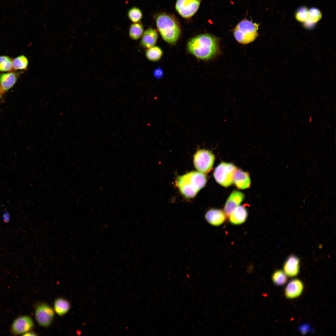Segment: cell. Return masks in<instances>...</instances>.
I'll list each match as a JSON object with an SVG mask.
<instances>
[{"label":"cell","instance_id":"22","mask_svg":"<svg viewBox=\"0 0 336 336\" xmlns=\"http://www.w3.org/2000/svg\"><path fill=\"white\" fill-rule=\"evenodd\" d=\"M322 17V14L319 9L315 7L312 8L309 10L308 18L306 22L314 24L319 21Z\"/></svg>","mask_w":336,"mask_h":336},{"label":"cell","instance_id":"18","mask_svg":"<svg viewBox=\"0 0 336 336\" xmlns=\"http://www.w3.org/2000/svg\"><path fill=\"white\" fill-rule=\"evenodd\" d=\"M54 310L60 316L66 314L69 311L70 308L69 302L67 300L59 298L56 299L54 304Z\"/></svg>","mask_w":336,"mask_h":336},{"label":"cell","instance_id":"11","mask_svg":"<svg viewBox=\"0 0 336 336\" xmlns=\"http://www.w3.org/2000/svg\"><path fill=\"white\" fill-rule=\"evenodd\" d=\"M283 272L289 277L297 276L300 271V260L294 254L290 255L286 259L283 266Z\"/></svg>","mask_w":336,"mask_h":336},{"label":"cell","instance_id":"8","mask_svg":"<svg viewBox=\"0 0 336 336\" xmlns=\"http://www.w3.org/2000/svg\"><path fill=\"white\" fill-rule=\"evenodd\" d=\"M200 3V0H177L175 9L182 17L189 18L197 11Z\"/></svg>","mask_w":336,"mask_h":336},{"label":"cell","instance_id":"19","mask_svg":"<svg viewBox=\"0 0 336 336\" xmlns=\"http://www.w3.org/2000/svg\"><path fill=\"white\" fill-rule=\"evenodd\" d=\"M143 27L139 23H134L130 26L129 29V35L130 37L133 40L139 39L143 33Z\"/></svg>","mask_w":336,"mask_h":336},{"label":"cell","instance_id":"17","mask_svg":"<svg viewBox=\"0 0 336 336\" xmlns=\"http://www.w3.org/2000/svg\"><path fill=\"white\" fill-rule=\"evenodd\" d=\"M17 75L15 73L9 72L0 75V82L2 90L6 91L11 88L15 83Z\"/></svg>","mask_w":336,"mask_h":336},{"label":"cell","instance_id":"28","mask_svg":"<svg viewBox=\"0 0 336 336\" xmlns=\"http://www.w3.org/2000/svg\"><path fill=\"white\" fill-rule=\"evenodd\" d=\"M3 219L5 222H7L9 220V215L7 212H5L3 215Z\"/></svg>","mask_w":336,"mask_h":336},{"label":"cell","instance_id":"3","mask_svg":"<svg viewBox=\"0 0 336 336\" xmlns=\"http://www.w3.org/2000/svg\"><path fill=\"white\" fill-rule=\"evenodd\" d=\"M156 22L158 30L165 41L170 44H174L177 41L181 30L174 18L165 14H161L157 16Z\"/></svg>","mask_w":336,"mask_h":336},{"label":"cell","instance_id":"20","mask_svg":"<svg viewBox=\"0 0 336 336\" xmlns=\"http://www.w3.org/2000/svg\"><path fill=\"white\" fill-rule=\"evenodd\" d=\"M162 55V50L160 48L156 46L148 48L146 52V55L147 58L152 61H156L159 60Z\"/></svg>","mask_w":336,"mask_h":336},{"label":"cell","instance_id":"23","mask_svg":"<svg viewBox=\"0 0 336 336\" xmlns=\"http://www.w3.org/2000/svg\"><path fill=\"white\" fill-rule=\"evenodd\" d=\"M130 20L134 23L138 22L141 20L142 14L141 10L135 7L130 9L128 13Z\"/></svg>","mask_w":336,"mask_h":336},{"label":"cell","instance_id":"7","mask_svg":"<svg viewBox=\"0 0 336 336\" xmlns=\"http://www.w3.org/2000/svg\"><path fill=\"white\" fill-rule=\"evenodd\" d=\"M54 310L48 304L43 303L38 305L35 310V317L38 324L46 327L52 323L54 316Z\"/></svg>","mask_w":336,"mask_h":336},{"label":"cell","instance_id":"2","mask_svg":"<svg viewBox=\"0 0 336 336\" xmlns=\"http://www.w3.org/2000/svg\"><path fill=\"white\" fill-rule=\"evenodd\" d=\"M207 181L206 176L203 173L192 171L179 176L175 183L182 195L191 198L205 186Z\"/></svg>","mask_w":336,"mask_h":336},{"label":"cell","instance_id":"16","mask_svg":"<svg viewBox=\"0 0 336 336\" xmlns=\"http://www.w3.org/2000/svg\"><path fill=\"white\" fill-rule=\"evenodd\" d=\"M158 37V34L155 30L148 28L143 33L141 44L144 48L147 49L152 47L156 44Z\"/></svg>","mask_w":336,"mask_h":336},{"label":"cell","instance_id":"4","mask_svg":"<svg viewBox=\"0 0 336 336\" xmlns=\"http://www.w3.org/2000/svg\"><path fill=\"white\" fill-rule=\"evenodd\" d=\"M259 24L247 19L242 20L234 28V36L236 40L243 44H249L259 36Z\"/></svg>","mask_w":336,"mask_h":336},{"label":"cell","instance_id":"27","mask_svg":"<svg viewBox=\"0 0 336 336\" xmlns=\"http://www.w3.org/2000/svg\"><path fill=\"white\" fill-rule=\"evenodd\" d=\"M163 74V71L160 68L156 69L154 72V76L157 78H159L161 77Z\"/></svg>","mask_w":336,"mask_h":336},{"label":"cell","instance_id":"9","mask_svg":"<svg viewBox=\"0 0 336 336\" xmlns=\"http://www.w3.org/2000/svg\"><path fill=\"white\" fill-rule=\"evenodd\" d=\"M34 325L32 318L29 316L24 315L17 318L14 321L12 329L15 334H24L31 330Z\"/></svg>","mask_w":336,"mask_h":336},{"label":"cell","instance_id":"24","mask_svg":"<svg viewBox=\"0 0 336 336\" xmlns=\"http://www.w3.org/2000/svg\"><path fill=\"white\" fill-rule=\"evenodd\" d=\"M28 63L27 58L21 55L15 58L12 61V66L15 69H26Z\"/></svg>","mask_w":336,"mask_h":336},{"label":"cell","instance_id":"21","mask_svg":"<svg viewBox=\"0 0 336 336\" xmlns=\"http://www.w3.org/2000/svg\"><path fill=\"white\" fill-rule=\"evenodd\" d=\"M272 278L274 283L278 286L283 285L287 280V275L281 270L275 271L272 275Z\"/></svg>","mask_w":336,"mask_h":336},{"label":"cell","instance_id":"13","mask_svg":"<svg viewBox=\"0 0 336 336\" xmlns=\"http://www.w3.org/2000/svg\"><path fill=\"white\" fill-rule=\"evenodd\" d=\"M302 282L299 279H295L291 281L287 285L285 294L287 298L293 299L300 296L303 290Z\"/></svg>","mask_w":336,"mask_h":336},{"label":"cell","instance_id":"1","mask_svg":"<svg viewBox=\"0 0 336 336\" xmlns=\"http://www.w3.org/2000/svg\"><path fill=\"white\" fill-rule=\"evenodd\" d=\"M219 38L209 34L198 35L192 38L187 44L189 51L197 58L208 60L219 52Z\"/></svg>","mask_w":336,"mask_h":336},{"label":"cell","instance_id":"12","mask_svg":"<svg viewBox=\"0 0 336 336\" xmlns=\"http://www.w3.org/2000/svg\"><path fill=\"white\" fill-rule=\"evenodd\" d=\"M226 215L224 211L221 209H211L209 210L205 213V218L207 221L210 224L217 226L222 224L226 219Z\"/></svg>","mask_w":336,"mask_h":336},{"label":"cell","instance_id":"25","mask_svg":"<svg viewBox=\"0 0 336 336\" xmlns=\"http://www.w3.org/2000/svg\"><path fill=\"white\" fill-rule=\"evenodd\" d=\"M309 16V10L306 6H303L299 8L295 13L296 19L300 22H305L308 19Z\"/></svg>","mask_w":336,"mask_h":336},{"label":"cell","instance_id":"15","mask_svg":"<svg viewBox=\"0 0 336 336\" xmlns=\"http://www.w3.org/2000/svg\"><path fill=\"white\" fill-rule=\"evenodd\" d=\"M248 214L247 210L245 207L238 206L229 216V221L233 225L243 224L246 221Z\"/></svg>","mask_w":336,"mask_h":336},{"label":"cell","instance_id":"30","mask_svg":"<svg viewBox=\"0 0 336 336\" xmlns=\"http://www.w3.org/2000/svg\"><path fill=\"white\" fill-rule=\"evenodd\" d=\"M1 87H0V96H1Z\"/></svg>","mask_w":336,"mask_h":336},{"label":"cell","instance_id":"14","mask_svg":"<svg viewBox=\"0 0 336 336\" xmlns=\"http://www.w3.org/2000/svg\"><path fill=\"white\" fill-rule=\"evenodd\" d=\"M233 181L237 188L242 189L249 188L251 184L249 173L240 169H237L235 171Z\"/></svg>","mask_w":336,"mask_h":336},{"label":"cell","instance_id":"10","mask_svg":"<svg viewBox=\"0 0 336 336\" xmlns=\"http://www.w3.org/2000/svg\"><path fill=\"white\" fill-rule=\"evenodd\" d=\"M244 198V194L238 191L232 192L226 203L224 212L227 216H229L233 211L237 207Z\"/></svg>","mask_w":336,"mask_h":336},{"label":"cell","instance_id":"5","mask_svg":"<svg viewBox=\"0 0 336 336\" xmlns=\"http://www.w3.org/2000/svg\"><path fill=\"white\" fill-rule=\"evenodd\" d=\"M237 167L233 164L223 162L215 168L213 176L218 184L227 187L232 184L233 175Z\"/></svg>","mask_w":336,"mask_h":336},{"label":"cell","instance_id":"29","mask_svg":"<svg viewBox=\"0 0 336 336\" xmlns=\"http://www.w3.org/2000/svg\"><path fill=\"white\" fill-rule=\"evenodd\" d=\"M37 335L34 332L29 331L23 335L24 336H36Z\"/></svg>","mask_w":336,"mask_h":336},{"label":"cell","instance_id":"6","mask_svg":"<svg viewBox=\"0 0 336 336\" xmlns=\"http://www.w3.org/2000/svg\"><path fill=\"white\" fill-rule=\"evenodd\" d=\"M215 158L210 151L199 149L194 156V163L196 169L203 173L209 172L212 169Z\"/></svg>","mask_w":336,"mask_h":336},{"label":"cell","instance_id":"26","mask_svg":"<svg viewBox=\"0 0 336 336\" xmlns=\"http://www.w3.org/2000/svg\"><path fill=\"white\" fill-rule=\"evenodd\" d=\"M12 67V61L10 58L6 56L0 57V71H10Z\"/></svg>","mask_w":336,"mask_h":336}]
</instances>
